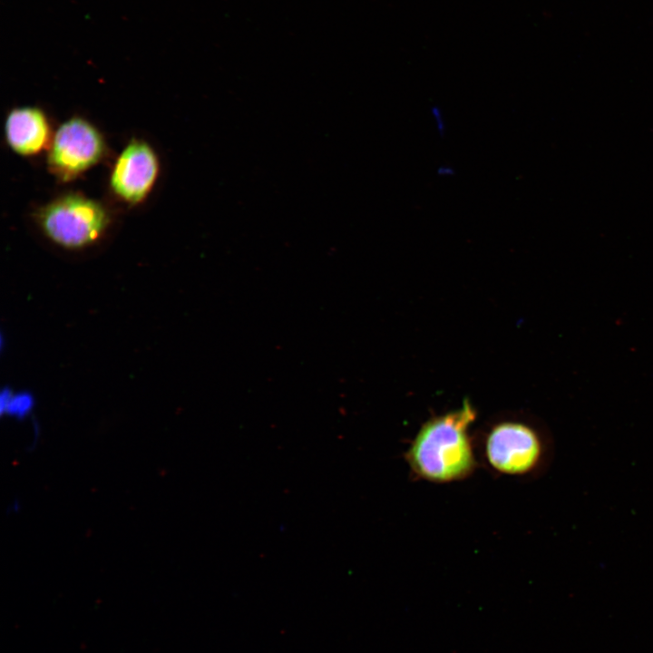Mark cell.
I'll use <instances>...</instances> for the list:
<instances>
[{"instance_id": "obj_1", "label": "cell", "mask_w": 653, "mask_h": 653, "mask_svg": "<svg viewBox=\"0 0 653 653\" xmlns=\"http://www.w3.org/2000/svg\"><path fill=\"white\" fill-rule=\"evenodd\" d=\"M475 418V409L465 399L459 409L425 422L405 453L412 473L434 483H449L469 477L477 467L469 433Z\"/></svg>"}, {"instance_id": "obj_2", "label": "cell", "mask_w": 653, "mask_h": 653, "mask_svg": "<svg viewBox=\"0 0 653 653\" xmlns=\"http://www.w3.org/2000/svg\"><path fill=\"white\" fill-rule=\"evenodd\" d=\"M483 456L498 473L527 477L542 472L551 458V443L536 427L521 421L494 424L483 441Z\"/></svg>"}, {"instance_id": "obj_3", "label": "cell", "mask_w": 653, "mask_h": 653, "mask_svg": "<svg viewBox=\"0 0 653 653\" xmlns=\"http://www.w3.org/2000/svg\"><path fill=\"white\" fill-rule=\"evenodd\" d=\"M40 223L55 243L68 249H80L93 243L105 229L108 217L97 202L77 195H68L42 210Z\"/></svg>"}, {"instance_id": "obj_4", "label": "cell", "mask_w": 653, "mask_h": 653, "mask_svg": "<svg viewBox=\"0 0 653 653\" xmlns=\"http://www.w3.org/2000/svg\"><path fill=\"white\" fill-rule=\"evenodd\" d=\"M102 149L98 132L85 121L74 118L63 123L56 131L49 162L62 177H73L94 164L100 159Z\"/></svg>"}, {"instance_id": "obj_5", "label": "cell", "mask_w": 653, "mask_h": 653, "mask_svg": "<svg viewBox=\"0 0 653 653\" xmlns=\"http://www.w3.org/2000/svg\"><path fill=\"white\" fill-rule=\"evenodd\" d=\"M158 171L157 159L145 143L132 141L119 156L111 177L116 194L129 202L141 200L151 189Z\"/></svg>"}, {"instance_id": "obj_6", "label": "cell", "mask_w": 653, "mask_h": 653, "mask_svg": "<svg viewBox=\"0 0 653 653\" xmlns=\"http://www.w3.org/2000/svg\"><path fill=\"white\" fill-rule=\"evenodd\" d=\"M9 145L23 155L34 154L45 145L49 129L44 115L34 108L13 110L5 122Z\"/></svg>"}, {"instance_id": "obj_7", "label": "cell", "mask_w": 653, "mask_h": 653, "mask_svg": "<svg viewBox=\"0 0 653 653\" xmlns=\"http://www.w3.org/2000/svg\"><path fill=\"white\" fill-rule=\"evenodd\" d=\"M34 405V398L28 393L14 395L12 391L5 389L1 394L0 411L2 414L23 419L32 412Z\"/></svg>"}, {"instance_id": "obj_8", "label": "cell", "mask_w": 653, "mask_h": 653, "mask_svg": "<svg viewBox=\"0 0 653 653\" xmlns=\"http://www.w3.org/2000/svg\"><path fill=\"white\" fill-rule=\"evenodd\" d=\"M431 113L434 118V121L435 122L436 129L438 132L443 136L445 132V122L442 113V111L439 107L434 106L431 108Z\"/></svg>"}, {"instance_id": "obj_9", "label": "cell", "mask_w": 653, "mask_h": 653, "mask_svg": "<svg viewBox=\"0 0 653 653\" xmlns=\"http://www.w3.org/2000/svg\"><path fill=\"white\" fill-rule=\"evenodd\" d=\"M436 172L441 177H451L455 174V170L452 166L443 165L437 169Z\"/></svg>"}]
</instances>
